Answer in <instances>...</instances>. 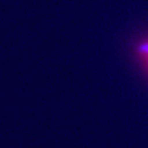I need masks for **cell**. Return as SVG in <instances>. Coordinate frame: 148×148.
<instances>
[{
	"mask_svg": "<svg viewBox=\"0 0 148 148\" xmlns=\"http://www.w3.org/2000/svg\"><path fill=\"white\" fill-rule=\"evenodd\" d=\"M138 53H140L142 57H145L147 58V63H148V42H145V43H142L140 47H138Z\"/></svg>",
	"mask_w": 148,
	"mask_h": 148,
	"instance_id": "6da1fadb",
	"label": "cell"
}]
</instances>
